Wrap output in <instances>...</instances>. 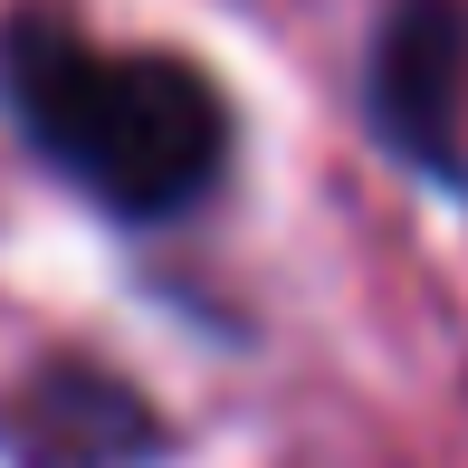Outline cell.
<instances>
[{"label": "cell", "mask_w": 468, "mask_h": 468, "mask_svg": "<svg viewBox=\"0 0 468 468\" xmlns=\"http://www.w3.org/2000/svg\"><path fill=\"white\" fill-rule=\"evenodd\" d=\"M0 105L87 201L115 220H173L220 182L229 115L191 58L163 48H96L48 10L0 29Z\"/></svg>", "instance_id": "cell-1"}, {"label": "cell", "mask_w": 468, "mask_h": 468, "mask_svg": "<svg viewBox=\"0 0 468 468\" xmlns=\"http://www.w3.org/2000/svg\"><path fill=\"white\" fill-rule=\"evenodd\" d=\"M373 124L411 173L468 182V0H392L382 10Z\"/></svg>", "instance_id": "cell-2"}]
</instances>
